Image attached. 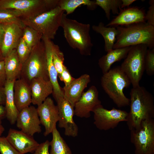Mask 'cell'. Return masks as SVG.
Here are the masks:
<instances>
[{
	"label": "cell",
	"mask_w": 154,
	"mask_h": 154,
	"mask_svg": "<svg viewBox=\"0 0 154 154\" xmlns=\"http://www.w3.org/2000/svg\"><path fill=\"white\" fill-rule=\"evenodd\" d=\"M67 16L63 14L61 27L67 42L71 48L78 49L81 54L90 55L93 46L90 35V25L69 19Z\"/></svg>",
	"instance_id": "obj_3"
},
{
	"label": "cell",
	"mask_w": 154,
	"mask_h": 154,
	"mask_svg": "<svg viewBox=\"0 0 154 154\" xmlns=\"http://www.w3.org/2000/svg\"><path fill=\"white\" fill-rule=\"evenodd\" d=\"M130 131L135 154H154V119L143 121L138 127Z\"/></svg>",
	"instance_id": "obj_9"
},
{
	"label": "cell",
	"mask_w": 154,
	"mask_h": 154,
	"mask_svg": "<svg viewBox=\"0 0 154 154\" xmlns=\"http://www.w3.org/2000/svg\"><path fill=\"white\" fill-rule=\"evenodd\" d=\"M145 71L149 76L154 74V48H148L145 56Z\"/></svg>",
	"instance_id": "obj_33"
},
{
	"label": "cell",
	"mask_w": 154,
	"mask_h": 154,
	"mask_svg": "<svg viewBox=\"0 0 154 154\" xmlns=\"http://www.w3.org/2000/svg\"><path fill=\"white\" fill-rule=\"evenodd\" d=\"M42 37L41 34L30 27L26 26L23 29L22 38L31 49L41 40Z\"/></svg>",
	"instance_id": "obj_30"
},
{
	"label": "cell",
	"mask_w": 154,
	"mask_h": 154,
	"mask_svg": "<svg viewBox=\"0 0 154 154\" xmlns=\"http://www.w3.org/2000/svg\"><path fill=\"white\" fill-rule=\"evenodd\" d=\"M58 76L61 81L64 82L65 86L69 85L75 78L72 76L67 68L64 65L62 72Z\"/></svg>",
	"instance_id": "obj_35"
},
{
	"label": "cell",
	"mask_w": 154,
	"mask_h": 154,
	"mask_svg": "<svg viewBox=\"0 0 154 154\" xmlns=\"http://www.w3.org/2000/svg\"><path fill=\"white\" fill-rule=\"evenodd\" d=\"M136 1L135 0H121V8L122 9L126 7H128L130 5Z\"/></svg>",
	"instance_id": "obj_40"
},
{
	"label": "cell",
	"mask_w": 154,
	"mask_h": 154,
	"mask_svg": "<svg viewBox=\"0 0 154 154\" xmlns=\"http://www.w3.org/2000/svg\"><path fill=\"white\" fill-rule=\"evenodd\" d=\"M4 57L3 56L0 48V61H2L4 60Z\"/></svg>",
	"instance_id": "obj_44"
},
{
	"label": "cell",
	"mask_w": 154,
	"mask_h": 154,
	"mask_svg": "<svg viewBox=\"0 0 154 154\" xmlns=\"http://www.w3.org/2000/svg\"><path fill=\"white\" fill-rule=\"evenodd\" d=\"M131 46L113 49L99 60L98 65L103 74L108 72L115 62L125 58Z\"/></svg>",
	"instance_id": "obj_23"
},
{
	"label": "cell",
	"mask_w": 154,
	"mask_h": 154,
	"mask_svg": "<svg viewBox=\"0 0 154 154\" xmlns=\"http://www.w3.org/2000/svg\"><path fill=\"white\" fill-rule=\"evenodd\" d=\"M31 89L32 103L37 106L41 104L53 92L52 85L49 80L42 78H37L31 80Z\"/></svg>",
	"instance_id": "obj_17"
},
{
	"label": "cell",
	"mask_w": 154,
	"mask_h": 154,
	"mask_svg": "<svg viewBox=\"0 0 154 154\" xmlns=\"http://www.w3.org/2000/svg\"><path fill=\"white\" fill-rule=\"evenodd\" d=\"M6 112L5 106L0 105V120L6 117Z\"/></svg>",
	"instance_id": "obj_42"
},
{
	"label": "cell",
	"mask_w": 154,
	"mask_h": 154,
	"mask_svg": "<svg viewBox=\"0 0 154 154\" xmlns=\"http://www.w3.org/2000/svg\"><path fill=\"white\" fill-rule=\"evenodd\" d=\"M13 88L14 102L19 112L32 103L31 89L29 84L21 78L15 81Z\"/></svg>",
	"instance_id": "obj_20"
},
{
	"label": "cell",
	"mask_w": 154,
	"mask_h": 154,
	"mask_svg": "<svg viewBox=\"0 0 154 154\" xmlns=\"http://www.w3.org/2000/svg\"><path fill=\"white\" fill-rule=\"evenodd\" d=\"M15 81L6 80L4 85L6 95L5 107L6 117L11 125L15 124L19 113L15 104L13 96V85Z\"/></svg>",
	"instance_id": "obj_24"
},
{
	"label": "cell",
	"mask_w": 154,
	"mask_h": 154,
	"mask_svg": "<svg viewBox=\"0 0 154 154\" xmlns=\"http://www.w3.org/2000/svg\"><path fill=\"white\" fill-rule=\"evenodd\" d=\"M130 109L126 121L130 130L137 128L142 121L154 118V98L144 87H133L130 92Z\"/></svg>",
	"instance_id": "obj_1"
},
{
	"label": "cell",
	"mask_w": 154,
	"mask_h": 154,
	"mask_svg": "<svg viewBox=\"0 0 154 154\" xmlns=\"http://www.w3.org/2000/svg\"><path fill=\"white\" fill-rule=\"evenodd\" d=\"M4 58L7 80L15 81L20 77L22 66L16 49L9 52Z\"/></svg>",
	"instance_id": "obj_22"
},
{
	"label": "cell",
	"mask_w": 154,
	"mask_h": 154,
	"mask_svg": "<svg viewBox=\"0 0 154 154\" xmlns=\"http://www.w3.org/2000/svg\"><path fill=\"white\" fill-rule=\"evenodd\" d=\"M58 107L59 115L58 126L64 129V135L75 137L78 136V128L73 120L74 108L64 96L55 99Z\"/></svg>",
	"instance_id": "obj_11"
},
{
	"label": "cell",
	"mask_w": 154,
	"mask_h": 154,
	"mask_svg": "<svg viewBox=\"0 0 154 154\" xmlns=\"http://www.w3.org/2000/svg\"><path fill=\"white\" fill-rule=\"evenodd\" d=\"M64 11L58 6L34 17L21 19L23 23L35 30L49 39H54L61 27Z\"/></svg>",
	"instance_id": "obj_6"
},
{
	"label": "cell",
	"mask_w": 154,
	"mask_h": 154,
	"mask_svg": "<svg viewBox=\"0 0 154 154\" xmlns=\"http://www.w3.org/2000/svg\"><path fill=\"white\" fill-rule=\"evenodd\" d=\"M101 82L104 90L118 107L129 105L130 99L125 96L123 90L131 84L120 66L110 69L108 72L103 74Z\"/></svg>",
	"instance_id": "obj_4"
},
{
	"label": "cell",
	"mask_w": 154,
	"mask_h": 154,
	"mask_svg": "<svg viewBox=\"0 0 154 154\" xmlns=\"http://www.w3.org/2000/svg\"><path fill=\"white\" fill-rule=\"evenodd\" d=\"M6 80L4 60L0 61V86H4Z\"/></svg>",
	"instance_id": "obj_38"
},
{
	"label": "cell",
	"mask_w": 154,
	"mask_h": 154,
	"mask_svg": "<svg viewBox=\"0 0 154 154\" xmlns=\"http://www.w3.org/2000/svg\"><path fill=\"white\" fill-rule=\"evenodd\" d=\"M118 34L113 49L143 44L154 48V27L146 22L116 27Z\"/></svg>",
	"instance_id": "obj_2"
},
{
	"label": "cell",
	"mask_w": 154,
	"mask_h": 154,
	"mask_svg": "<svg viewBox=\"0 0 154 154\" xmlns=\"http://www.w3.org/2000/svg\"><path fill=\"white\" fill-rule=\"evenodd\" d=\"M16 49L19 60L23 64L29 56L31 49L28 46L22 37L21 38Z\"/></svg>",
	"instance_id": "obj_32"
},
{
	"label": "cell",
	"mask_w": 154,
	"mask_h": 154,
	"mask_svg": "<svg viewBox=\"0 0 154 154\" xmlns=\"http://www.w3.org/2000/svg\"><path fill=\"white\" fill-rule=\"evenodd\" d=\"M93 112L94 124L98 129L104 131L114 129L120 122L126 121L128 113L125 111L114 108L108 110L104 108L102 105Z\"/></svg>",
	"instance_id": "obj_10"
},
{
	"label": "cell",
	"mask_w": 154,
	"mask_h": 154,
	"mask_svg": "<svg viewBox=\"0 0 154 154\" xmlns=\"http://www.w3.org/2000/svg\"><path fill=\"white\" fill-rule=\"evenodd\" d=\"M41 39L45 47L48 71L50 80L53 87V96L55 99L64 96L62 88L60 86L58 82V73L53 62L52 46L53 42L51 40L43 36H42Z\"/></svg>",
	"instance_id": "obj_19"
},
{
	"label": "cell",
	"mask_w": 154,
	"mask_h": 154,
	"mask_svg": "<svg viewBox=\"0 0 154 154\" xmlns=\"http://www.w3.org/2000/svg\"><path fill=\"white\" fill-rule=\"evenodd\" d=\"M93 30L96 33L100 34L104 40V50L106 52L113 49L116 38L118 34L116 27H107L102 22H100L98 25H93Z\"/></svg>",
	"instance_id": "obj_25"
},
{
	"label": "cell",
	"mask_w": 154,
	"mask_h": 154,
	"mask_svg": "<svg viewBox=\"0 0 154 154\" xmlns=\"http://www.w3.org/2000/svg\"><path fill=\"white\" fill-rule=\"evenodd\" d=\"M6 137L20 154L34 153L40 144L33 136L12 128L9 129Z\"/></svg>",
	"instance_id": "obj_15"
},
{
	"label": "cell",
	"mask_w": 154,
	"mask_h": 154,
	"mask_svg": "<svg viewBox=\"0 0 154 154\" xmlns=\"http://www.w3.org/2000/svg\"><path fill=\"white\" fill-rule=\"evenodd\" d=\"M149 4L150 6L145 14L146 21L147 23L154 27V0H150Z\"/></svg>",
	"instance_id": "obj_36"
},
{
	"label": "cell",
	"mask_w": 154,
	"mask_h": 154,
	"mask_svg": "<svg viewBox=\"0 0 154 154\" xmlns=\"http://www.w3.org/2000/svg\"><path fill=\"white\" fill-rule=\"evenodd\" d=\"M1 154H20L8 141L6 137H0Z\"/></svg>",
	"instance_id": "obj_34"
},
{
	"label": "cell",
	"mask_w": 154,
	"mask_h": 154,
	"mask_svg": "<svg viewBox=\"0 0 154 154\" xmlns=\"http://www.w3.org/2000/svg\"><path fill=\"white\" fill-rule=\"evenodd\" d=\"M53 62L58 75L62 72L64 64V56L59 47L53 42L52 46Z\"/></svg>",
	"instance_id": "obj_31"
},
{
	"label": "cell",
	"mask_w": 154,
	"mask_h": 154,
	"mask_svg": "<svg viewBox=\"0 0 154 154\" xmlns=\"http://www.w3.org/2000/svg\"><path fill=\"white\" fill-rule=\"evenodd\" d=\"M37 109L40 123L45 129L44 135L46 136L56 128L59 119L58 107L51 98L48 97L38 106Z\"/></svg>",
	"instance_id": "obj_13"
},
{
	"label": "cell",
	"mask_w": 154,
	"mask_h": 154,
	"mask_svg": "<svg viewBox=\"0 0 154 154\" xmlns=\"http://www.w3.org/2000/svg\"><path fill=\"white\" fill-rule=\"evenodd\" d=\"M5 130V129L3 125L1 120H0V137L1 136Z\"/></svg>",
	"instance_id": "obj_43"
},
{
	"label": "cell",
	"mask_w": 154,
	"mask_h": 154,
	"mask_svg": "<svg viewBox=\"0 0 154 154\" xmlns=\"http://www.w3.org/2000/svg\"><path fill=\"white\" fill-rule=\"evenodd\" d=\"M59 0H0V9L17 11L21 19L29 18L48 11L58 6Z\"/></svg>",
	"instance_id": "obj_7"
},
{
	"label": "cell",
	"mask_w": 154,
	"mask_h": 154,
	"mask_svg": "<svg viewBox=\"0 0 154 154\" xmlns=\"http://www.w3.org/2000/svg\"><path fill=\"white\" fill-rule=\"evenodd\" d=\"M20 77L29 84L35 78L50 80L45 48L42 40L32 48L29 56L22 64Z\"/></svg>",
	"instance_id": "obj_5"
},
{
	"label": "cell",
	"mask_w": 154,
	"mask_h": 154,
	"mask_svg": "<svg viewBox=\"0 0 154 154\" xmlns=\"http://www.w3.org/2000/svg\"><path fill=\"white\" fill-rule=\"evenodd\" d=\"M145 14L143 8L137 6L124 8L121 10L117 15L106 26L116 27L119 26L146 22Z\"/></svg>",
	"instance_id": "obj_16"
},
{
	"label": "cell",
	"mask_w": 154,
	"mask_h": 154,
	"mask_svg": "<svg viewBox=\"0 0 154 154\" xmlns=\"http://www.w3.org/2000/svg\"><path fill=\"white\" fill-rule=\"evenodd\" d=\"M52 133V139L50 141V154H72L70 148L56 128L54 129Z\"/></svg>",
	"instance_id": "obj_27"
},
{
	"label": "cell",
	"mask_w": 154,
	"mask_h": 154,
	"mask_svg": "<svg viewBox=\"0 0 154 154\" xmlns=\"http://www.w3.org/2000/svg\"><path fill=\"white\" fill-rule=\"evenodd\" d=\"M90 80L89 75L84 74L78 78H74L69 85L62 88L64 98L74 108Z\"/></svg>",
	"instance_id": "obj_18"
},
{
	"label": "cell",
	"mask_w": 154,
	"mask_h": 154,
	"mask_svg": "<svg viewBox=\"0 0 154 154\" xmlns=\"http://www.w3.org/2000/svg\"><path fill=\"white\" fill-rule=\"evenodd\" d=\"M6 101V95L4 86H0V105L5 106Z\"/></svg>",
	"instance_id": "obj_39"
},
{
	"label": "cell",
	"mask_w": 154,
	"mask_h": 154,
	"mask_svg": "<svg viewBox=\"0 0 154 154\" xmlns=\"http://www.w3.org/2000/svg\"><path fill=\"white\" fill-rule=\"evenodd\" d=\"M147 46L140 44L131 46L120 68L130 80L133 87L139 86L145 71Z\"/></svg>",
	"instance_id": "obj_8"
},
{
	"label": "cell",
	"mask_w": 154,
	"mask_h": 154,
	"mask_svg": "<svg viewBox=\"0 0 154 154\" xmlns=\"http://www.w3.org/2000/svg\"><path fill=\"white\" fill-rule=\"evenodd\" d=\"M5 32L0 49L4 57L16 49L22 37L23 29L15 24L5 25Z\"/></svg>",
	"instance_id": "obj_21"
},
{
	"label": "cell",
	"mask_w": 154,
	"mask_h": 154,
	"mask_svg": "<svg viewBox=\"0 0 154 154\" xmlns=\"http://www.w3.org/2000/svg\"><path fill=\"white\" fill-rule=\"evenodd\" d=\"M86 5L88 9L94 10L97 7L95 0H59L58 6L66 12L67 15L72 13L79 7Z\"/></svg>",
	"instance_id": "obj_26"
},
{
	"label": "cell",
	"mask_w": 154,
	"mask_h": 154,
	"mask_svg": "<svg viewBox=\"0 0 154 154\" xmlns=\"http://www.w3.org/2000/svg\"><path fill=\"white\" fill-rule=\"evenodd\" d=\"M5 25L0 24V48L2 45L5 32Z\"/></svg>",
	"instance_id": "obj_41"
},
{
	"label": "cell",
	"mask_w": 154,
	"mask_h": 154,
	"mask_svg": "<svg viewBox=\"0 0 154 154\" xmlns=\"http://www.w3.org/2000/svg\"><path fill=\"white\" fill-rule=\"evenodd\" d=\"M50 141L48 140L40 144L39 146L34 152V154H50L49 151Z\"/></svg>",
	"instance_id": "obj_37"
},
{
	"label": "cell",
	"mask_w": 154,
	"mask_h": 154,
	"mask_svg": "<svg viewBox=\"0 0 154 154\" xmlns=\"http://www.w3.org/2000/svg\"><path fill=\"white\" fill-rule=\"evenodd\" d=\"M16 123L20 130L32 136L42 131L37 108L33 106H30L19 112Z\"/></svg>",
	"instance_id": "obj_14"
},
{
	"label": "cell",
	"mask_w": 154,
	"mask_h": 154,
	"mask_svg": "<svg viewBox=\"0 0 154 154\" xmlns=\"http://www.w3.org/2000/svg\"><path fill=\"white\" fill-rule=\"evenodd\" d=\"M102 105L99 99L98 90L95 86H92L86 92H83L75 104L74 115L80 118H89L91 112Z\"/></svg>",
	"instance_id": "obj_12"
},
{
	"label": "cell",
	"mask_w": 154,
	"mask_h": 154,
	"mask_svg": "<svg viewBox=\"0 0 154 154\" xmlns=\"http://www.w3.org/2000/svg\"><path fill=\"white\" fill-rule=\"evenodd\" d=\"M17 24L22 29L26 26L17 11L11 9H0V24Z\"/></svg>",
	"instance_id": "obj_28"
},
{
	"label": "cell",
	"mask_w": 154,
	"mask_h": 154,
	"mask_svg": "<svg viewBox=\"0 0 154 154\" xmlns=\"http://www.w3.org/2000/svg\"><path fill=\"white\" fill-rule=\"evenodd\" d=\"M96 4L104 11L106 18L110 19V11L114 14L118 15L122 9L121 8V0H96Z\"/></svg>",
	"instance_id": "obj_29"
}]
</instances>
